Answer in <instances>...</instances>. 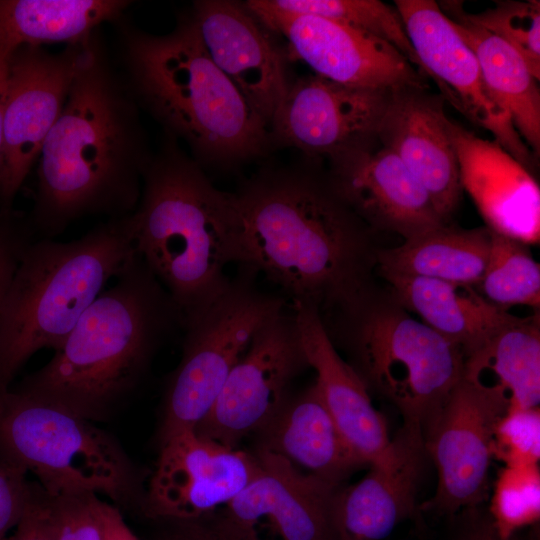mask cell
Instances as JSON below:
<instances>
[{
    "mask_svg": "<svg viewBox=\"0 0 540 540\" xmlns=\"http://www.w3.org/2000/svg\"><path fill=\"white\" fill-rule=\"evenodd\" d=\"M243 261L322 320L351 314L378 292L372 231L308 169H265L235 193Z\"/></svg>",
    "mask_w": 540,
    "mask_h": 540,
    "instance_id": "6da1fadb",
    "label": "cell"
},
{
    "mask_svg": "<svg viewBox=\"0 0 540 540\" xmlns=\"http://www.w3.org/2000/svg\"><path fill=\"white\" fill-rule=\"evenodd\" d=\"M136 108L93 35L38 158L33 218L44 238L85 216L136 210L152 159Z\"/></svg>",
    "mask_w": 540,
    "mask_h": 540,
    "instance_id": "7a4b0ae2",
    "label": "cell"
},
{
    "mask_svg": "<svg viewBox=\"0 0 540 540\" xmlns=\"http://www.w3.org/2000/svg\"><path fill=\"white\" fill-rule=\"evenodd\" d=\"M130 221L135 251L171 296L182 327L227 287L226 267L243 261L236 194L216 188L169 135L144 172Z\"/></svg>",
    "mask_w": 540,
    "mask_h": 540,
    "instance_id": "3957f363",
    "label": "cell"
},
{
    "mask_svg": "<svg viewBox=\"0 0 540 540\" xmlns=\"http://www.w3.org/2000/svg\"><path fill=\"white\" fill-rule=\"evenodd\" d=\"M179 326L177 306L136 253L50 361L16 389L99 419L135 387L160 341Z\"/></svg>",
    "mask_w": 540,
    "mask_h": 540,
    "instance_id": "277c9868",
    "label": "cell"
},
{
    "mask_svg": "<svg viewBox=\"0 0 540 540\" xmlns=\"http://www.w3.org/2000/svg\"><path fill=\"white\" fill-rule=\"evenodd\" d=\"M126 87L199 164L236 166L270 147L269 128L208 54L192 17L165 35L124 34Z\"/></svg>",
    "mask_w": 540,
    "mask_h": 540,
    "instance_id": "5b68a950",
    "label": "cell"
},
{
    "mask_svg": "<svg viewBox=\"0 0 540 540\" xmlns=\"http://www.w3.org/2000/svg\"><path fill=\"white\" fill-rule=\"evenodd\" d=\"M136 255L130 215L79 239L23 249L0 311V390L41 349L56 351L110 280Z\"/></svg>",
    "mask_w": 540,
    "mask_h": 540,
    "instance_id": "8992f818",
    "label": "cell"
},
{
    "mask_svg": "<svg viewBox=\"0 0 540 540\" xmlns=\"http://www.w3.org/2000/svg\"><path fill=\"white\" fill-rule=\"evenodd\" d=\"M0 455L51 496L105 495L118 508L138 503L132 463L110 434L16 388L0 390Z\"/></svg>",
    "mask_w": 540,
    "mask_h": 540,
    "instance_id": "52a82bcc",
    "label": "cell"
},
{
    "mask_svg": "<svg viewBox=\"0 0 540 540\" xmlns=\"http://www.w3.org/2000/svg\"><path fill=\"white\" fill-rule=\"evenodd\" d=\"M349 344L360 376L422 430L463 377L462 350L378 293L347 315L322 321Z\"/></svg>",
    "mask_w": 540,
    "mask_h": 540,
    "instance_id": "ba28073f",
    "label": "cell"
},
{
    "mask_svg": "<svg viewBox=\"0 0 540 540\" xmlns=\"http://www.w3.org/2000/svg\"><path fill=\"white\" fill-rule=\"evenodd\" d=\"M238 266L227 287L183 325V353L166 387L160 443L195 429L254 335L285 309L282 297L258 288L255 270Z\"/></svg>",
    "mask_w": 540,
    "mask_h": 540,
    "instance_id": "9c48e42d",
    "label": "cell"
},
{
    "mask_svg": "<svg viewBox=\"0 0 540 540\" xmlns=\"http://www.w3.org/2000/svg\"><path fill=\"white\" fill-rule=\"evenodd\" d=\"M307 366L294 312L284 309L254 335L195 432L235 448L278 415L293 380Z\"/></svg>",
    "mask_w": 540,
    "mask_h": 540,
    "instance_id": "30bf717a",
    "label": "cell"
},
{
    "mask_svg": "<svg viewBox=\"0 0 540 540\" xmlns=\"http://www.w3.org/2000/svg\"><path fill=\"white\" fill-rule=\"evenodd\" d=\"M258 474L225 506L202 519L234 540H337V491L282 456L258 448Z\"/></svg>",
    "mask_w": 540,
    "mask_h": 540,
    "instance_id": "8fae6325",
    "label": "cell"
},
{
    "mask_svg": "<svg viewBox=\"0 0 540 540\" xmlns=\"http://www.w3.org/2000/svg\"><path fill=\"white\" fill-rule=\"evenodd\" d=\"M93 37V36H92ZM91 37V38H92ZM88 40L51 54L24 46L9 58L3 115L2 208L8 209L59 118Z\"/></svg>",
    "mask_w": 540,
    "mask_h": 540,
    "instance_id": "7c38bea8",
    "label": "cell"
},
{
    "mask_svg": "<svg viewBox=\"0 0 540 540\" xmlns=\"http://www.w3.org/2000/svg\"><path fill=\"white\" fill-rule=\"evenodd\" d=\"M509 407L463 378L458 382L423 429L438 483L422 509L452 514L486 498L495 429Z\"/></svg>",
    "mask_w": 540,
    "mask_h": 540,
    "instance_id": "4fadbf2b",
    "label": "cell"
},
{
    "mask_svg": "<svg viewBox=\"0 0 540 540\" xmlns=\"http://www.w3.org/2000/svg\"><path fill=\"white\" fill-rule=\"evenodd\" d=\"M244 4L264 28L287 40L289 57L315 75L368 89L427 87L425 76L381 38L321 17L274 11L261 0Z\"/></svg>",
    "mask_w": 540,
    "mask_h": 540,
    "instance_id": "5bb4252c",
    "label": "cell"
},
{
    "mask_svg": "<svg viewBox=\"0 0 540 540\" xmlns=\"http://www.w3.org/2000/svg\"><path fill=\"white\" fill-rule=\"evenodd\" d=\"M342 85L318 75L289 83L269 126L271 142L330 162L373 149L390 92Z\"/></svg>",
    "mask_w": 540,
    "mask_h": 540,
    "instance_id": "9a60e30c",
    "label": "cell"
},
{
    "mask_svg": "<svg viewBox=\"0 0 540 540\" xmlns=\"http://www.w3.org/2000/svg\"><path fill=\"white\" fill-rule=\"evenodd\" d=\"M421 70L466 118L488 130L530 172L534 155L490 95L475 54L434 0H396Z\"/></svg>",
    "mask_w": 540,
    "mask_h": 540,
    "instance_id": "2e32d148",
    "label": "cell"
},
{
    "mask_svg": "<svg viewBox=\"0 0 540 540\" xmlns=\"http://www.w3.org/2000/svg\"><path fill=\"white\" fill-rule=\"evenodd\" d=\"M259 470L255 454L186 430L161 442L142 506L156 519L199 521L231 501Z\"/></svg>",
    "mask_w": 540,
    "mask_h": 540,
    "instance_id": "e0dca14e",
    "label": "cell"
},
{
    "mask_svg": "<svg viewBox=\"0 0 540 540\" xmlns=\"http://www.w3.org/2000/svg\"><path fill=\"white\" fill-rule=\"evenodd\" d=\"M217 67L270 126L289 82L282 54L245 4L200 0L191 14Z\"/></svg>",
    "mask_w": 540,
    "mask_h": 540,
    "instance_id": "ac0fdd59",
    "label": "cell"
},
{
    "mask_svg": "<svg viewBox=\"0 0 540 540\" xmlns=\"http://www.w3.org/2000/svg\"><path fill=\"white\" fill-rule=\"evenodd\" d=\"M462 190L485 226L527 245L540 241V189L531 172L496 140L447 121Z\"/></svg>",
    "mask_w": 540,
    "mask_h": 540,
    "instance_id": "d6986e66",
    "label": "cell"
},
{
    "mask_svg": "<svg viewBox=\"0 0 540 540\" xmlns=\"http://www.w3.org/2000/svg\"><path fill=\"white\" fill-rule=\"evenodd\" d=\"M327 179L372 232H393L406 240L446 224L416 177L384 147L332 161Z\"/></svg>",
    "mask_w": 540,
    "mask_h": 540,
    "instance_id": "ffe728a7",
    "label": "cell"
},
{
    "mask_svg": "<svg viewBox=\"0 0 540 540\" xmlns=\"http://www.w3.org/2000/svg\"><path fill=\"white\" fill-rule=\"evenodd\" d=\"M425 454L421 426L404 422L369 472L336 491L332 521L337 540H382L409 518L415 511Z\"/></svg>",
    "mask_w": 540,
    "mask_h": 540,
    "instance_id": "44dd1931",
    "label": "cell"
},
{
    "mask_svg": "<svg viewBox=\"0 0 540 540\" xmlns=\"http://www.w3.org/2000/svg\"><path fill=\"white\" fill-rule=\"evenodd\" d=\"M447 121L441 97L426 88L400 87L390 92L377 133L382 147L416 177L446 223L463 191Z\"/></svg>",
    "mask_w": 540,
    "mask_h": 540,
    "instance_id": "7402d4cb",
    "label": "cell"
},
{
    "mask_svg": "<svg viewBox=\"0 0 540 540\" xmlns=\"http://www.w3.org/2000/svg\"><path fill=\"white\" fill-rule=\"evenodd\" d=\"M293 312L308 366L316 372L323 403L345 442L363 465L378 460L390 445L387 424L373 406L367 384L334 347L319 312L295 302Z\"/></svg>",
    "mask_w": 540,
    "mask_h": 540,
    "instance_id": "603a6c76",
    "label": "cell"
},
{
    "mask_svg": "<svg viewBox=\"0 0 540 540\" xmlns=\"http://www.w3.org/2000/svg\"><path fill=\"white\" fill-rule=\"evenodd\" d=\"M389 297L421 322L457 345L466 359L502 328L516 320L475 287L433 278L380 273Z\"/></svg>",
    "mask_w": 540,
    "mask_h": 540,
    "instance_id": "cb8c5ba5",
    "label": "cell"
},
{
    "mask_svg": "<svg viewBox=\"0 0 540 540\" xmlns=\"http://www.w3.org/2000/svg\"><path fill=\"white\" fill-rule=\"evenodd\" d=\"M260 432L259 448L282 456L300 471L334 488L363 466L342 437L315 383L290 396Z\"/></svg>",
    "mask_w": 540,
    "mask_h": 540,
    "instance_id": "d4e9b609",
    "label": "cell"
},
{
    "mask_svg": "<svg viewBox=\"0 0 540 540\" xmlns=\"http://www.w3.org/2000/svg\"><path fill=\"white\" fill-rule=\"evenodd\" d=\"M442 12L476 56L486 87L534 157L540 153V91L523 57L465 16L462 2L441 1Z\"/></svg>",
    "mask_w": 540,
    "mask_h": 540,
    "instance_id": "484cf974",
    "label": "cell"
},
{
    "mask_svg": "<svg viewBox=\"0 0 540 540\" xmlns=\"http://www.w3.org/2000/svg\"><path fill=\"white\" fill-rule=\"evenodd\" d=\"M463 379L504 399L509 408L540 402V318L517 317L464 362Z\"/></svg>",
    "mask_w": 540,
    "mask_h": 540,
    "instance_id": "4316f807",
    "label": "cell"
},
{
    "mask_svg": "<svg viewBox=\"0 0 540 540\" xmlns=\"http://www.w3.org/2000/svg\"><path fill=\"white\" fill-rule=\"evenodd\" d=\"M492 231L464 229L448 223L406 239L392 248H377L376 270L433 278L477 287L485 272Z\"/></svg>",
    "mask_w": 540,
    "mask_h": 540,
    "instance_id": "83f0119b",
    "label": "cell"
},
{
    "mask_svg": "<svg viewBox=\"0 0 540 540\" xmlns=\"http://www.w3.org/2000/svg\"><path fill=\"white\" fill-rule=\"evenodd\" d=\"M123 0H0V51L10 57L24 46L84 42L101 23L116 20Z\"/></svg>",
    "mask_w": 540,
    "mask_h": 540,
    "instance_id": "f1b7e54d",
    "label": "cell"
},
{
    "mask_svg": "<svg viewBox=\"0 0 540 540\" xmlns=\"http://www.w3.org/2000/svg\"><path fill=\"white\" fill-rule=\"evenodd\" d=\"M261 2L274 11L321 17L381 38L394 46L423 74L399 13L396 8L382 1L261 0Z\"/></svg>",
    "mask_w": 540,
    "mask_h": 540,
    "instance_id": "f546056e",
    "label": "cell"
},
{
    "mask_svg": "<svg viewBox=\"0 0 540 540\" xmlns=\"http://www.w3.org/2000/svg\"><path fill=\"white\" fill-rule=\"evenodd\" d=\"M476 289L507 310L514 305L540 307V266L529 245L492 232L487 266Z\"/></svg>",
    "mask_w": 540,
    "mask_h": 540,
    "instance_id": "4dcf8cb0",
    "label": "cell"
},
{
    "mask_svg": "<svg viewBox=\"0 0 540 540\" xmlns=\"http://www.w3.org/2000/svg\"><path fill=\"white\" fill-rule=\"evenodd\" d=\"M491 516L502 540L512 539L516 531L539 520L538 465L505 466L495 483Z\"/></svg>",
    "mask_w": 540,
    "mask_h": 540,
    "instance_id": "1f68e13d",
    "label": "cell"
},
{
    "mask_svg": "<svg viewBox=\"0 0 540 540\" xmlns=\"http://www.w3.org/2000/svg\"><path fill=\"white\" fill-rule=\"evenodd\" d=\"M465 16L512 46L540 80V2L498 1L495 7Z\"/></svg>",
    "mask_w": 540,
    "mask_h": 540,
    "instance_id": "d6a6232c",
    "label": "cell"
},
{
    "mask_svg": "<svg viewBox=\"0 0 540 540\" xmlns=\"http://www.w3.org/2000/svg\"><path fill=\"white\" fill-rule=\"evenodd\" d=\"M493 457L505 466L537 465L540 458V412L537 408H509L499 420Z\"/></svg>",
    "mask_w": 540,
    "mask_h": 540,
    "instance_id": "836d02e7",
    "label": "cell"
},
{
    "mask_svg": "<svg viewBox=\"0 0 540 540\" xmlns=\"http://www.w3.org/2000/svg\"><path fill=\"white\" fill-rule=\"evenodd\" d=\"M49 497L57 540H105L102 501L97 495L78 493Z\"/></svg>",
    "mask_w": 540,
    "mask_h": 540,
    "instance_id": "e575fe53",
    "label": "cell"
},
{
    "mask_svg": "<svg viewBox=\"0 0 540 540\" xmlns=\"http://www.w3.org/2000/svg\"><path fill=\"white\" fill-rule=\"evenodd\" d=\"M31 487L26 474L0 455V540H5L20 520Z\"/></svg>",
    "mask_w": 540,
    "mask_h": 540,
    "instance_id": "d590c367",
    "label": "cell"
},
{
    "mask_svg": "<svg viewBox=\"0 0 540 540\" xmlns=\"http://www.w3.org/2000/svg\"><path fill=\"white\" fill-rule=\"evenodd\" d=\"M5 540H57L50 497L38 483H32L23 514Z\"/></svg>",
    "mask_w": 540,
    "mask_h": 540,
    "instance_id": "8d00e7d4",
    "label": "cell"
},
{
    "mask_svg": "<svg viewBox=\"0 0 540 540\" xmlns=\"http://www.w3.org/2000/svg\"><path fill=\"white\" fill-rule=\"evenodd\" d=\"M28 243L0 228V311L19 257Z\"/></svg>",
    "mask_w": 540,
    "mask_h": 540,
    "instance_id": "74e56055",
    "label": "cell"
},
{
    "mask_svg": "<svg viewBox=\"0 0 540 540\" xmlns=\"http://www.w3.org/2000/svg\"><path fill=\"white\" fill-rule=\"evenodd\" d=\"M173 524L174 528L162 540H234L219 533L203 520Z\"/></svg>",
    "mask_w": 540,
    "mask_h": 540,
    "instance_id": "f35d334b",
    "label": "cell"
},
{
    "mask_svg": "<svg viewBox=\"0 0 540 540\" xmlns=\"http://www.w3.org/2000/svg\"><path fill=\"white\" fill-rule=\"evenodd\" d=\"M105 540H140L124 521L117 506L102 501Z\"/></svg>",
    "mask_w": 540,
    "mask_h": 540,
    "instance_id": "ab89813d",
    "label": "cell"
},
{
    "mask_svg": "<svg viewBox=\"0 0 540 540\" xmlns=\"http://www.w3.org/2000/svg\"><path fill=\"white\" fill-rule=\"evenodd\" d=\"M9 58L0 51V188L4 172L3 156V115L7 91L8 62Z\"/></svg>",
    "mask_w": 540,
    "mask_h": 540,
    "instance_id": "60d3db41",
    "label": "cell"
},
{
    "mask_svg": "<svg viewBox=\"0 0 540 540\" xmlns=\"http://www.w3.org/2000/svg\"><path fill=\"white\" fill-rule=\"evenodd\" d=\"M461 540H502L490 519L472 525Z\"/></svg>",
    "mask_w": 540,
    "mask_h": 540,
    "instance_id": "b9f144b4",
    "label": "cell"
}]
</instances>
